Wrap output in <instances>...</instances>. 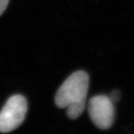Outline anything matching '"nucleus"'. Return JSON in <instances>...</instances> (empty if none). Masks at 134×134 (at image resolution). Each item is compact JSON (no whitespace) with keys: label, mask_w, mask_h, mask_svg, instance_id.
I'll return each instance as SVG.
<instances>
[{"label":"nucleus","mask_w":134,"mask_h":134,"mask_svg":"<svg viewBox=\"0 0 134 134\" xmlns=\"http://www.w3.org/2000/svg\"><path fill=\"white\" fill-rule=\"evenodd\" d=\"M8 3H9V0H0V16L6 10Z\"/></svg>","instance_id":"obj_5"},{"label":"nucleus","mask_w":134,"mask_h":134,"mask_svg":"<svg viewBox=\"0 0 134 134\" xmlns=\"http://www.w3.org/2000/svg\"><path fill=\"white\" fill-rule=\"evenodd\" d=\"M27 103L24 96L11 97L0 112V132L7 133L18 128L24 120Z\"/></svg>","instance_id":"obj_2"},{"label":"nucleus","mask_w":134,"mask_h":134,"mask_svg":"<svg viewBox=\"0 0 134 134\" xmlns=\"http://www.w3.org/2000/svg\"><path fill=\"white\" fill-rule=\"evenodd\" d=\"M109 97L112 101L113 102L114 104L115 103H117V102H118L120 99V91H118V90H114V91H113L111 93H110V96Z\"/></svg>","instance_id":"obj_4"},{"label":"nucleus","mask_w":134,"mask_h":134,"mask_svg":"<svg viewBox=\"0 0 134 134\" xmlns=\"http://www.w3.org/2000/svg\"><path fill=\"white\" fill-rule=\"evenodd\" d=\"M89 82L86 72L76 71L65 80L57 92L55 104L59 108H67V115L71 119L78 118L85 109Z\"/></svg>","instance_id":"obj_1"},{"label":"nucleus","mask_w":134,"mask_h":134,"mask_svg":"<svg viewBox=\"0 0 134 134\" xmlns=\"http://www.w3.org/2000/svg\"><path fill=\"white\" fill-rule=\"evenodd\" d=\"M88 111L91 120L100 129H109L113 125L114 106L109 96L98 95L91 98L88 103Z\"/></svg>","instance_id":"obj_3"}]
</instances>
